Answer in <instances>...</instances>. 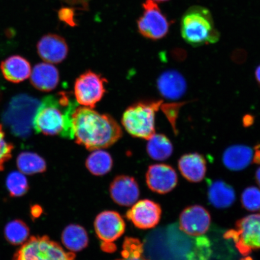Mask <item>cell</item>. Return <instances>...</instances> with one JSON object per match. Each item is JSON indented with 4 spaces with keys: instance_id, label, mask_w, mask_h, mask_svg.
<instances>
[{
    "instance_id": "obj_1",
    "label": "cell",
    "mask_w": 260,
    "mask_h": 260,
    "mask_svg": "<svg viewBox=\"0 0 260 260\" xmlns=\"http://www.w3.org/2000/svg\"><path fill=\"white\" fill-rule=\"evenodd\" d=\"M73 128L76 144L90 151L110 147L123 135L121 126L112 116L86 107L75 110Z\"/></svg>"
},
{
    "instance_id": "obj_2",
    "label": "cell",
    "mask_w": 260,
    "mask_h": 260,
    "mask_svg": "<svg viewBox=\"0 0 260 260\" xmlns=\"http://www.w3.org/2000/svg\"><path fill=\"white\" fill-rule=\"evenodd\" d=\"M77 106L73 94L67 91L45 97L35 113L32 123L35 131L74 139L73 115Z\"/></svg>"
},
{
    "instance_id": "obj_3",
    "label": "cell",
    "mask_w": 260,
    "mask_h": 260,
    "mask_svg": "<svg viewBox=\"0 0 260 260\" xmlns=\"http://www.w3.org/2000/svg\"><path fill=\"white\" fill-rule=\"evenodd\" d=\"M181 32L184 41L193 47L215 44L220 37L209 10L200 6H192L184 13Z\"/></svg>"
},
{
    "instance_id": "obj_4",
    "label": "cell",
    "mask_w": 260,
    "mask_h": 260,
    "mask_svg": "<svg viewBox=\"0 0 260 260\" xmlns=\"http://www.w3.org/2000/svg\"><path fill=\"white\" fill-rule=\"evenodd\" d=\"M162 101H144L133 104L125 110L122 124L133 137L149 140L155 135V115Z\"/></svg>"
},
{
    "instance_id": "obj_5",
    "label": "cell",
    "mask_w": 260,
    "mask_h": 260,
    "mask_svg": "<svg viewBox=\"0 0 260 260\" xmlns=\"http://www.w3.org/2000/svg\"><path fill=\"white\" fill-rule=\"evenodd\" d=\"M40 102L31 96L21 94L12 99L3 115V122L19 138L30 135L35 115Z\"/></svg>"
},
{
    "instance_id": "obj_6",
    "label": "cell",
    "mask_w": 260,
    "mask_h": 260,
    "mask_svg": "<svg viewBox=\"0 0 260 260\" xmlns=\"http://www.w3.org/2000/svg\"><path fill=\"white\" fill-rule=\"evenodd\" d=\"M13 260H76V254L65 251L47 236H32L16 251Z\"/></svg>"
},
{
    "instance_id": "obj_7",
    "label": "cell",
    "mask_w": 260,
    "mask_h": 260,
    "mask_svg": "<svg viewBox=\"0 0 260 260\" xmlns=\"http://www.w3.org/2000/svg\"><path fill=\"white\" fill-rule=\"evenodd\" d=\"M224 237L232 240L244 256L260 249V214H253L237 221L235 229L228 231Z\"/></svg>"
},
{
    "instance_id": "obj_8",
    "label": "cell",
    "mask_w": 260,
    "mask_h": 260,
    "mask_svg": "<svg viewBox=\"0 0 260 260\" xmlns=\"http://www.w3.org/2000/svg\"><path fill=\"white\" fill-rule=\"evenodd\" d=\"M107 82V80L100 74L92 71H86L75 81V99L81 106L95 108L106 92Z\"/></svg>"
},
{
    "instance_id": "obj_9",
    "label": "cell",
    "mask_w": 260,
    "mask_h": 260,
    "mask_svg": "<svg viewBox=\"0 0 260 260\" xmlns=\"http://www.w3.org/2000/svg\"><path fill=\"white\" fill-rule=\"evenodd\" d=\"M142 8L144 12L137 21L139 34L153 41L165 38L170 30V22L158 6L152 0H146Z\"/></svg>"
},
{
    "instance_id": "obj_10",
    "label": "cell",
    "mask_w": 260,
    "mask_h": 260,
    "mask_svg": "<svg viewBox=\"0 0 260 260\" xmlns=\"http://www.w3.org/2000/svg\"><path fill=\"white\" fill-rule=\"evenodd\" d=\"M94 226L96 235L103 242L102 248L109 252L115 250L113 242L123 235L125 230L121 216L116 211H103L96 216Z\"/></svg>"
},
{
    "instance_id": "obj_11",
    "label": "cell",
    "mask_w": 260,
    "mask_h": 260,
    "mask_svg": "<svg viewBox=\"0 0 260 260\" xmlns=\"http://www.w3.org/2000/svg\"><path fill=\"white\" fill-rule=\"evenodd\" d=\"M210 223L209 211L198 205L184 209L179 220L180 229L187 235L193 237L204 235L209 229Z\"/></svg>"
},
{
    "instance_id": "obj_12",
    "label": "cell",
    "mask_w": 260,
    "mask_h": 260,
    "mask_svg": "<svg viewBox=\"0 0 260 260\" xmlns=\"http://www.w3.org/2000/svg\"><path fill=\"white\" fill-rule=\"evenodd\" d=\"M161 207L154 201L144 200L135 203L126 213V217L138 229H150L160 222Z\"/></svg>"
},
{
    "instance_id": "obj_13",
    "label": "cell",
    "mask_w": 260,
    "mask_h": 260,
    "mask_svg": "<svg viewBox=\"0 0 260 260\" xmlns=\"http://www.w3.org/2000/svg\"><path fill=\"white\" fill-rule=\"evenodd\" d=\"M146 180L148 187L160 194L170 192L178 183L176 171L171 166L165 164L151 165L146 172Z\"/></svg>"
},
{
    "instance_id": "obj_14",
    "label": "cell",
    "mask_w": 260,
    "mask_h": 260,
    "mask_svg": "<svg viewBox=\"0 0 260 260\" xmlns=\"http://www.w3.org/2000/svg\"><path fill=\"white\" fill-rule=\"evenodd\" d=\"M39 56L47 63L58 64L68 56L69 47L66 40L56 34L43 36L37 44Z\"/></svg>"
},
{
    "instance_id": "obj_15",
    "label": "cell",
    "mask_w": 260,
    "mask_h": 260,
    "mask_svg": "<svg viewBox=\"0 0 260 260\" xmlns=\"http://www.w3.org/2000/svg\"><path fill=\"white\" fill-rule=\"evenodd\" d=\"M110 195L116 204L129 207L138 201L140 191L134 178L119 175L112 182L110 187Z\"/></svg>"
},
{
    "instance_id": "obj_16",
    "label": "cell",
    "mask_w": 260,
    "mask_h": 260,
    "mask_svg": "<svg viewBox=\"0 0 260 260\" xmlns=\"http://www.w3.org/2000/svg\"><path fill=\"white\" fill-rule=\"evenodd\" d=\"M59 72L54 65L49 63L36 64L30 75V82L35 88L41 92H51L59 83Z\"/></svg>"
},
{
    "instance_id": "obj_17",
    "label": "cell",
    "mask_w": 260,
    "mask_h": 260,
    "mask_svg": "<svg viewBox=\"0 0 260 260\" xmlns=\"http://www.w3.org/2000/svg\"><path fill=\"white\" fill-rule=\"evenodd\" d=\"M0 69L5 79L13 83H19L30 77L31 68L25 58L14 55L3 60Z\"/></svg>"
},
{
    "instance_id": "obj_18",
    "label": "cell",
    "mask_w": 260,
    "mask_h": 260,
    "mask_svg": "<svg viewBox=\"0 0 260 260\" xmlns=\"http://www.w3.org/2000/svg\"><path fill=\"white\" fill-rule=\"evenodd\" d=\"M159 92L166 99L177 100L186 92V83L183 76L177 71H166L157 80Z\"/></svg>"
},
{
    "instance_id": "obj_19",
    "label": "cell",
    "mask_w": 260,
    "mask_h": 260,
    "mask_svg": "<svg viewBox=\"0 0 260 260\" xmlns=\"http://www.w3.org/2000/svg\"><path fill=\"white\" fill-rule=\"evenodd\" d=\"M179 170L188 181L198 183L202 181L206 174V161L203 156L191 153L182 156L178 161Z\"/></svg>"
},
{
    "instance_id": "obj_20",
    "label": "cell",
    "mask_w": 260,
    "mask_h": 260,
    "mask_svg": "<svg viewBox=\"0 0 260 260\" xmlns=\"http://www.w3.org/2000/svg\"><path fill=\"white\" fill-rule=\"evenodd\" d=\"M255 152L244 145L231 146L224 152L223 162L229 170L239 171L246 168L252 161L255 162Z\"/></svg>"
},
{
    "instance_id": "obj_21",
    "label": "cell",
    "mask_w": 260,
    "mask_h": 260,
    "mask_svg": "<svg viewBox=\"0 0 260 260\" xmlns=\"http://www.w3.org/2000/svg\"><path fill=\"white\" fill-rule=\"evenodd\" d=\"M207 194L210 203L217 209H226L235 202V190L222 180L211 181L208 187Z\"/></svg>"
},
{
    "instance_id": "obj_22",
    "label": "cell",
    "mask_w": 260,
    "mask_h": 260,
    "mask_svg": "<svg viewBox=\"0 0 260 260\" xmlns=\"http://www.w3.org/2000/svg\"><path fill=\"white\" fill-rule=\"evenodd\" d=\"M61 240L63 245L72 252H79L88 245V236L85 229L79 225H68L63 230Z\"/></svg>"
},
{
    "instance_id": "obj_23",
    "label": "cell",
    "mask_w": 260,
    "mask_h": 260,
    "mask_svg": "<svg viewBox=\"0 0 260 260\" xmlns=\"http://www.w3.org/2000/svg\"><path fill=\"white\" fill-rule=\"evenodd\" d=\"M146 151L155 160H167L173 152V146L170 140L164 135H154L148 140Z\"/></svg>"
},
{
    "instance_id": "obj_24",
    "label": "cell",
    "mask_w": 260,
    "mask_h": 260,
    "mask_svg": "<svg viewBox=\"0 0 260 260\" xmlns=\"http://www.w3.org/2000/svg\"><path fill=\"white\" fill-rule=\"evenodd\" d=\"M86 167L90 173L101 176L111 171L113 167L112 158L109 152L97 149L94 150L87 158Z\"/></svg>"
},
{
    "instance_id": "obj_25",
    "label": "cell",
    "mask_w": 260,
    "mask_h": 260,
    "mask_svg": "<svg viewBox=\"0 0 260 260\" xmlns=\"http://www.w3.org/2000/svg\"><path fill=\"white\" fill-rule=\"evenodd\" d=\"M17 167L22 174L32 175L42 173L47 170L46 162L37 154L23 152L18 155Z\"/></svg>"
},
{
    "instance_id": "obj_26",
    "label": "cell",
    "mask_w": 260,
    "mask_h": 260,
    "mask_svg": "<svg viewBox=\"0 0 260 260\" xmlns=\"http://www.w3.org/2000/svg\"><path fill=\"white\" fill-rule=\"evenodd\" d=\"M6 240L12 245H18L27 240L29 229L21 220H15L9 222L5 228Z\"/></svg>"
},
{
    "instance_id": "obj_27",
    "label": "cell",
    "mask_w": 260,
    "mask_h": 260,
    "mask_svg": "<svg viewBox=\"0 0 260 260\" xmlns=\"http://www.w3.org/2000/svg\"><path fill=\"white\" fill-rule=\"evenodd\" d=\"M122 248V258L116 260H149L143 256V244L138 239L126 237Z\"/></svg>"
},
{
    "instance_id": "obj_28",
    "label": "cell",
    "mask_w": 260,
    "mask_h": 260,
    "mask_svg": "<svg viewBox=\"0 0 260 260\" xmlns=\"http://www.w3.org/2000/svg\"><path fill=\"white\" fill-rule=\"evenodd\" d=\"M6 185L12 197H19L24 195L28 189L27 179L22 172H13L9 175Z\"/></svg>"
},
{
    "instance_id": "obj_29",
    "label": "cell",
    "mask_w": 260,
    "mask_h": 260,
    "mask_svg": "<svg viewBox=\"0 0 260 260\" xmlns=\"http://www.w3.org/2000/svg\"><path fill=\"white\" fill-rule=\"evenodd\" d=\"M241 202L245 209L251 211L260 210V189L251 186L245 188L241 196Z\"/></svg>"
},
{
    "instance_id": "obj_30",
    "label": "cell",
    "mask_w": 260,
    "mask_h": 260,
    "mask_svg": "<svg viewBox=\"0 0 260 260\" xmlns=\"http://www.w3.org/2000/svg\"><path fill=\"white\" fill-rule=\"evenodd\" d=\"M14 148V145L6 140L4 130L0 125V171L3 170L6 162L11 158Z\"/></svg>"
},
{
    "instance_id": "obj_31",
    "label": "cell",
    "mask_w": 260,
    "mask_h": 260,
    "mask_svg": "<svg viewBox=\"0 0 260 260\" xmlns=\"http://www.w3.org/2000/svg\"><path fill=\"white\" fill-rule=\"evenodd\" d=\"M184 104L183 103L166 104V105H161L160 106L162 112L167 116L175 132H177L176 120L178 115L179 110L182 106L184 105Z\"/></svg>"
},
{
    "instance_id": "obj_32",
    "label": "cell",
    "mask_w": 260,
    "mask_h": 260,
    "mask_svg": "<svg viewBox=\"0 0 260 260\" xmlns=\"http://www.w3.org/2000/svg\"><path fill=\"white\" fill-rule=\"evenodd\" d=\"M76 8L73 7H63L59 9L58 11V18L61 22H64L70 27H76L77 25L76 18Z\"/></svg>"
},
{
    "instance_id": "obj_33",
    "label": "cell",
    "mask_w": 260,
    "mask_h": 260,
    "mask_svg": "<svg viewBox=\"0 0 260 260\" xmlns=\"http://www.w3.org/2000/svg\"><path fill=\"white\" fill-rule=\"evenodd\" d=\"M62 1L68 5L76 7V9L87 10L89 9L91 0H62Z\"/></svg>"
},
{
    "instance_id": "obj_34",
    "label": "cell",
    "mask_w": 260,
    "mask_h": 260,
    "mask_svg": "<svg viewBox=\"0 0 260 260\" xmlns=\"http://www.w3.org/2000/svg\"><path fill=\"white\" fill-rule=\"evenodd\" d=\"M256 181L257 182L258 186L260 187V167L258 168V170L256 171L255 174Z\"/></svg>"
},
{
    "instance_id": "obj_35",
    "label": "cell",
    "mask_w": 260,
    "mask_h": 260,
    "mask_svg": "<svg viewBox=\"0 0 260 260\" xmlns=\"http://www.w3.org/2000/svg\"><path fill=\"white\" fill-rule=\"evenodd\" d=\"M256 79L260 84V66L257 68L255 71Z\"/></svg>"
},
{
    "instance_id": "obj_36",
    "label": "cell",
    "mask_w": 260,
    "mask_h": 260,
    "mask_svg": "<svg viewBox=\"0 0 260 260\" xmlns=\"http://www.w3.org/2000/svg\"><path fill=\"white\" fill-rule=\"evenodd\" d=\"M152 1H153L154 2H157V3H162V2L170 1V0H152Z\"/></svg>"
},
{
    "instance_id": "obj_37",
    "label": "cell",
    "mask_w": 260,
    "mask_h": 260,
    "mask_svg": "<svg viewBox=\"0 0 260 260\" xmlns=\"http://www.w3.org/2000/svg\"><path fill=\"white\" fill-rule=\"evenodd\" d=\"M242 260H253L252 258L250 257V256H246L245 258L242 259Z\"/></svg>"
},
{
    "instance_id": "obj_38",
    "label": "cell",
    "mask_w": 260,
    "mask_h": 260,
    "mask_svg": "<svg viewBox=\"0 0 260 260\" xmlns=\"http://www.w3.org/2000/svg\"><path fill=\"white\" fill-rule=\"evenodd\" d=\"M256 148H260V145H258V146H257V147H256Z\"/></svg>"
}]
</instances>
